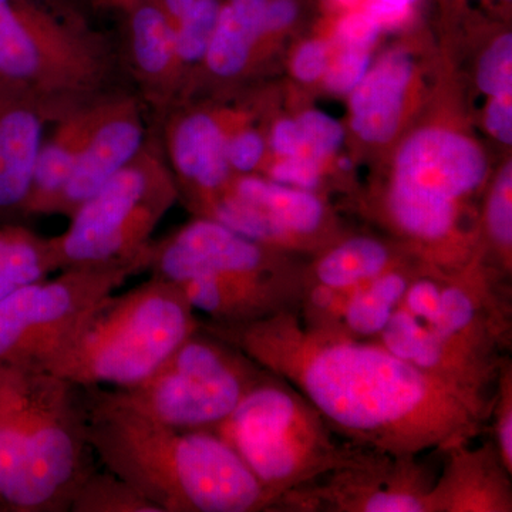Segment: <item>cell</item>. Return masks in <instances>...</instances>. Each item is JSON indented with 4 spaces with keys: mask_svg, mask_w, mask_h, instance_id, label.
Segmentation results:
<instances>
[{
    "mask_svg": "<svg viewBox=\"0 0 512 512\" xmlns=\"http://www.w3.org/2000/svg\"><path fill=\"white\" fill-rule=\"evenodd\" d=\"M336 6H340V8H355V6L359 5L360 0H333Z\"/></svg>",
    "mask_w": 512,
    "mask_h": 512,
    "instance_id": "cell-47",
    "label": "cell"
},
{
    "mask_svg": "<svg viewBox=\"0 0 512 512\" xmlns=\"http://www.w3.org/2000/svg\"><path fill=\"white\" fill-rule=\"evenodd\" d=\"M320 178H322V170H320L319 160L305 154L282 158L271 168V181L298 188V190L315 191L319 187Z\"/></svg>",
    "mask_w": 512,
    "mask_h": 512,
    "instance_id": "cell-37",
    "label": "cell"
},
{
    "mask_svg": "<svg viewBox=\"0 0 512 512\" xmlns=\"http://www.w3.org/2000/svg\"><path fill=\"white\" fill-rule=\"evenodd\" d=\"M271 147L282 158L302 156L305 153L301 130L293 120H279L272 130Z\"/></svg>",
    "mask_w": 512,
    "mask_h": 512,
    "instance_id": "cell-41",
    "label": "cell"
},
{
    "mask_svg": "<svg viewBox=\"0 0 512 512\" xmlns=\"http://www.w3.org/2000/svg\"><path fill=\"white\" fill-rule=\"evenodd\" d=\"M222 0H197L175 29V49L183 76L188 67L202 63L217 28Z\"/></svg>",
    "mask_w": 512,
    "mask_h": 512,
    "instance_id": "cell-29",
    "label": "cell"
},
{
    "mask_svg": "<svg viewBox=\"0 0 512 512\" xmlns=\"http://www.w3.org/2000/svg\"><path fill=\"white\" fill-rule=\"evenodd\" d=\"M0 76L80 106L116 90L117 57L92 26L40 0H0Z\"/></svg>",
    "mask_w": 512,
    "mask_h": 512,
    "instance_id": "cell-7",
    "label": "cell"
},
{
    "mask_svg": "<svg viewBox=\"0 0 512 512\" xmlns=\"http://www.w3.org/2000/svg\"><path fill=\"white\" fill-rule=\"evenodd\" d=\"M329 64L328 45L322 40L303 43L292 60V72L303 83H313L325 74Z\"/></svg>",
    "mask_w": 512,
    "mask_h": 512,
    "instance_id": "cell-39",
    "label": "cell"
},
{
    "mask_svg": "<svg viewBox=\"0 0 512 512\" xmlns=\"http://www.w3.org/2000/svg\"><path fill=\"white\" fill-rule=\"evenodd\" d=\"M298 13L296 0H268L262 23V40L288 29L298 18Z\"/></svg>",
    "mask_w": 512,
    "mask_h": 512,
    "instance_id": "cell-42",
    "label": "cell"
},
{
    "mask_svg": "<svg viewBox=\"0 0 512 512\" xmlns=\"http://www.w3.org/2000/svg\"><path fill=\"white\" fill-rule=\"evenodd\" d=\"M376 340L421 372L477 393H494L498 370L504 362L474 355L400 306Z\"/></svg>",
    "mask_w": 512,
    "mask_h": 512,
    "instance_id": "cell-18",
    "label": "cell"
},
{
    "mask_svg": "<svg viewBox=\"0 0 512 512\" xmlns=\"http://www.w3.org/2000/svg\"><path fill=\"white\" fill-rule=\"evenodd\" d=\"M40 2L45 3L63 18L82 23V25H90L86 13V0H40Z\"/></svg>",
    "mask_w": 512,
    "mask_h": 512,
    "instance_id": "cell-43",
    "label": "cell"
},
{
    "mask_svg": "<svg viewBox=\"0 0 512 512\" xmlns=\"http://www.w3.org/2000/svg\"><path fill=\"white\" fill-rule=\"evenodd\" d=\"M436 476L417 454L365 448L346 466L285 494L276 511L429 512Z\"/></svg>",
    "mask_w": 512,
    "mask_h": 512,
    "instance_id": "cell-11",
    "label": "cell"
},
{
    "mask_svg": "<svg viewBox=\"0 0 512 512\" xmlns=\"http://www.w3.org/2000/svg\"><path fill=\"white\" fill-rule=\"evenodd\" d=\"M59 271L50 238L20 225L0 227V301Z\"/></svg>",
    "mask_w": 512,
    "mask_h": 512,
    "instance_id": "cell-27",
    "label": "cell"
},
{
    "mask_svg": "<svg viewBox=\"0 0 512 512\" xmlns=\"http://www.w3.org/2000/svg\"><path fill=\"white\" fill-rule=\"evenodd\" d=\"M156 2L160 9L163 10L165 18L170 20L174 29H177L181 20L190 12L192 6L197 3V0H156Z\"/></svg>",
    "mask_w": 512,
    "mask_h": 512,
    "instance_id": "cell-44",
    "label": "cell"
},
{
    "mask_svg": "<svg viewBox=\"0 0 512 512\" xmlns=\"http://www.w3.org/2000/svg\"><path fill=\"white\" fill-rule=\"evenodd\" d=\"M79 394L90 450L158 511H275L274 498L214 431L167 426L110 389L79 387Z\"/></svg>",
    "mask_w": 512,
    "mask_h": 512,
    "instance_id": "cell-2",
    "label": "cell"
},
{
    "mask_svg": "<svg viewBox=\"0 0 512 512\" xmlns=\"http://www.w3.org/2000/svg\"><path fill=\"white\" fill-rule=\"evenodd\" d=\"M382 28L377 25L376 20L366 12H350L343 16L336 26V42L342 47L350 49H366L375 45Z\"/></svg>",
    "mask_w": 512,
    "mask_h": 512,
    "instance_id": "cell-38",
    "label": "cell"
},
{
    "mask_svg": "<svg viewBox=\"0 0 512 512\" xmlns=\"http://www.w3.org/2000/svg\"><path fill=\"white\" fill-rule=\"evenodd\" d=\"M339 167L342 168L343 171H348L350 167H352V161H350L348 157L340 158Z\"/></svg>",
    "mask_w": 512,
    "mask_h": 512,
    "instance_id": "cell-48",
    "label": "cell"
},
{
    "mask_svg": "<svg viewBox=\"0 0 512 512\" xmlns=\"http://www.w3.org/2000/svg\"><path fill=\"white\" fill-rule=\"evenodd\" d=\"M201 218L278 249L318 234L326 222V208L315 192L248 174L231 178Z\"/></svg>",
    "mask_w": 512,
    "mask_h": 512,
    "instance_id": "cell-12",
    "label": "cell"
},
{
    "mask_svg": "<svg viewBox=\"0 0 512 512\" xmlns=\"http://www.w3.org/2000/svg\"><path fill=\"white\" fill-rule=\"evenodd\" d=\"M512 93L493 96L487 113H485V126L491 136L501 143H512Z\"/></svg>",
    "mask_w": 512,
    "mask_h": 512,
    "instance_id": "cell-40",
    "label": "cell"
},
{
    "mask_svg": "<svg viewBox=\"0 0 512 512\" xmlns=\"http://www.w3.org/2000/svg\"><path fill=\"white\" fill-rule=\"evenodd\" d=\"M392 249L370 237H353L339 242L320 255L306 271V286L353 288L372 281L394 266L400 265Z\"/></svg>",
    "mask_w": 512,
    "mask_h": 512,
    "instance_id": "cell-24",
    "label": "cell"
},
{
    "mask_svg": "<svg viewBox=\"0 0 512 512\" xmlns=\"http://www.w3.org/2000/svg\"><path fill=\"white\" fill-rule=\"evenodd\" d=\"M72 512H160L109 470H90L70 500Z\"/></svg>",
    "mask_w": 512,
    "mask_h": 512,
    "instance_id": "cell-28",
    "label": "cell"
},
{
    "mask_svg": "<svg viewBox=\"0 0 512 512\" xmlns=\"http://www.w3.org/2000/svg\"><path fill=\"white\" fill-rule=\"evenodd\" d=\"M487 160L470 138L423 128L400 147L393 178L446 200L460 201L483 184Z\"/></svg>",
    "mask_w": 512,
    "mask_h": 512,
    "instance_id": "cell-16",
    "label": "cell"
},
{
    "mask_svg": "<svg viewBox=\"0 0 512 512\" xmlns=\"http://www.w3.org/2000/svg\"><path fill=\"white\" fill-rule=\"evenodd\" d=\"M416 271L400 264L372 281L356 286L349 296L338 328L333 329L356 339H377L402 303L407 285Z\"/></svg>",
    "mask_w": 512,
    "mask_h": 512,
    "instance_id": "cell-26",
    "label": "cell"
},
{
    "mask_svg": "<svg viewBox=\"0 0 512 512\" xmlns=\"http://www.w3.org/2000/svg\"><path fill=\"white\" fill-rule=\"evenodd\" d=\"M434 328L484 359L501 362L511 348V291L478 262L444 274Z\"/></svg>",
    "mask_w": 512,
    "mask_h": 512,
    "instance_id": "cell-13",
    "label": "cell"
},
{
    "mask_svg": "<svg viewBox=\"0 0 512 512\" xmlns=\"http://www.w3.org/2000/svg\"><path fill=\"white\" fill-rule=\"evenodd\" d=\"M231 121L207 110L187 111L171 119L165 133L177 187H183L198 215L229 183Z\"/></svg>",
    "mask_w": 512,
    "mask_h": 512,
    "instance_id": "cell-17",
    "label": "cell"
},
{
    "mask_svg": "<svg viewBox=\"0 0 512 512\" xmlns=\"http://www.w3.org/2000/svg\"><path fill=\"white\" fill-rule=\"evenodd\" d=\"M387 212L402 234L424 244H443L456 234L458 202L436 197L396 178L387 195Z\"/></svg>",
    "mask_w": 512,
    "mask_h": 512,
    "instance_id": "cell-25",
    "label": "cell"
},
{
    "mask_svg": "<svg viewBox=\"0 0 512 512\" xmlns=\"http://www.w3.org/2000/svg\"><path fill=\"white\" fill-rule=\"evenodd\" d=\"M370 62L372 57L369 50L342 47V52L328 64L323 74L326 89L335 94L352 93L369 72Z\"/></svg>",
    "mask_w": 512,
    "mask_h": 512,
    "instance_id": "cell-35",
    "label": "cell"
},
{
    "mask_svg": "<svg viewBox=\"0 0 512 512\" xmlns=\"http://www.w3.org/2000/svg\"><path fill=\"white\" fill-rule=\"evenodd\" d=\"M268 0H222L217 28L202 64L212 76L234 79L247 70L262 42Z\"/></svg>",
    "mask_w": 512,
    "mask_h": 512,
    "instance_id": "cell-23",
    "label": "cell"
},
{
    "mask_svg": "<svg viewBox=\"0 0 512 512\" xmlns=\"http://www.w3.org/2000/svg\"><path fill=\"white\" fill-rule=\"evenodd\" d=\"M126 16L128 66L147 100L163 111L184 79L175 49L174 26L156 0L138 3Z\"/></svg>",
    "mask_w": 512,
    "mask_h": 512,
    "instance_id": "cell-20",
    "label": "cell"
},
{
    "mask_svg": "<svg viewBox=\"0 0 512 512\" xmlns=\"http://www.w3.org/2000/svg\"><path fill=\"white\" fill-rule=\"evenodd\" d=\"M375 2L384 8L400 10V12H413L412 0H375Z\"/></svg>",
    "mask_w": 512,
    "mask_h": 512,
    "instance_id": "cell-45",
    "label": "cell"
},
{
    "mask_svg": "<svg viewBox=\"0 0 512 512\" xmlns=\"http://www.w3.org/2000/svg\"><path fill=\"white\" fill-rule=\"evenodd\" d=\"M109 93L69 111L50 128L37 157L32 187L20 210L22 214H53L57 198L99 120L104 97Z\"/></svg>",
    "mask_w": 512,
    "mask_h": 512,
    "instance_id": "cell-21",
    "label": "cell"
},
{
    "mask_svg": "<svg viewBox=\"0 0 512 512\" xmlns=\"http://www.w3.org/2000/svg\"><path fill=\"white\" fill-rule=\"evenodd\" d=\"M488 427L493 430L490 439L494 441L504 467L512 474V365L508 357L498 370Z\"/></svg>",
    "mask_w": 512,
    "mask_h": 512,
    "instance_id": "cell-31",
    "label": "cell"
},
{
    "mask_svg": "<svg viewBox=\"0 0 512 512\" xmlns=\"http://www.w3.org/2000/svg\"><path fill=\"white\" fill-rule=\"evenodd\" d=\"M414 74L402 50L387 52L350 93L353 131L367 143H387L402 121L404 97Z\"/></svg>",
    "mask_w": 512,
    "mask_h": 512,
    "instance_id": "cell-22",
    "label": "cell"
},
{
    "mask_svg": "<svg viewBox=\"0 0 512 512\" xmlns=\"http://www.w3.org/2000/svg\"><path fill=\"white\" fill-rule=\"evenodd\" d=\"M268 376L241 350L200 326L146 380L110 390L121 402L167 426L212 430Z\"/></svg>",
    "mask_w": 512,
    "mask_h": 512,
    "instance_id": "cell-9",
    "label": "cell"
},
{
    "mask_svg": "<svg viewBox=\"0 0 512 512\" xmlns=\"http://www.w3.org/2000/svg\"><path fill=\"white\" fill-rule=\"evenodd\" d=\"M413 2V5H416L417 2H419V0H412Z\"/></svg>",
    "mask_w": 512,
    "mask_h": 512,
    "instance_id": "cell-49",
    "label": "cell"
},
{
    "mask_svg": "<svg viewBox=\"0 0 512 512\" xmlns=\"http://www.w3.org/2000/svg\"><path fill=\"white\" fill-rule=\"evenodd\" d=\"M200 325L183 289L151 276L97 303L45 372L82 389H128L153 375Z\"/></svg>",
    "mask_w": 512,
    "mask_h": 512,
    "instance_id": "cell-5",
    "label": "cell"
},
{
    "mask_svg": "<svg viewBox=\"0 0 512 512\" xmlns=\"http://www.w3.org/2000/svg\"><path fill=\"white\" fill-rule=\"evenodd\" d=\"M76 107L0 76V211L22 210L43 141Z\"/></svg>",
    "mask_w": 512,
    "mask_h": 512,
    "instance_id": "cell-14",
    "label": "cell"
},
{
    "mask_svg": "<svg viewBox=\"0 0 512 512\" xmlns=\"http://www.w3.org/2000/svg\"><path fill=\"white\" fill-rule=\"evenodd\" d=\"M504 2H511V0H504Z\"/></svg>",
    "mask_w": 512,
    "mask_h": 512,
    "instance_id": "cell-50",
    "label": "cell"
},
{
    "mask_svg": "<svg viewBox=\"0 0 512 512\" xmlns=\"http://www.w3.org/2000/svg\"><path fill=\"white\" fill-rule=\"evenodd\" d=\"M457 444L444 451L441 473L431 487L429 512H511L512 474L493 440L480 447Z\"/></svg>",
    "mask_w": 512,
    "mask_h": 512,
    "instance_id": "cell-19",
    "label": "cell"
},
{
    "mask_svg": "<svg viewBox=\"0 0 512 512\" xmlns=\"http://www.w3.org/2000/svg\"><path fill=\"white\" fill-rule=\"evenodd\" d=\"M143 271V262L69 268L16 289L0 301V366L45 372L94 306Z\"/></svg>",
    "mask_w": 512,
    "mask_h": 512,
    "instance_id": "cell-10",
    "label": "cell"
},
{
    "mask_svg": "<svg viewBox=\"0 0 512 512\" xmlns=\"http://www.w3.org/2000/svg\"><path fill=\"white\" fill-rule=\"evenodd\" d=\"M201 329L305 396L339 437L392 454L444 453L487 431L494 393L421 372L376 339L303 323L299 311Z\"/></svg>",
    "mask_w": 512,
    "mask_h": 512,
    "instance_id": "cell-1",
    "label": "cell"
},
{
    "mask_svg": "<svg viewBox=\"0 0 512 512\" xmlns=\"http://www.w3.org/2000/svg\"><path fill=\"white\" fill-rule=\"evenodd\" d=\"M104 2L123 13H127L128 10L136 8L138 3L144 2V0H104Z\"/></svg>",
    "mask_w": 512,
    "mask_h": 512,
    "instance_id": "cell-46",
    "label": "cell"
},
{
    "mask_svg": "<svg viewBox=\"0 0 512 512\" xmlns=\"http://www.w3.org/2000/svg\"><path fill=\"white\" fill-rule=\"evenodd\" d=\"M211 431L227 441L278 501L355 461L365 448L336 434L295 387L269 373Z\"/></svg>",
    "mask_w": 512,
    "mask_h": 512,
    "instance_id": "cell-6",
    "label": "cell"
},
{
    "mask_svg": "<svg viewBox=\"0 0 512 512\" xmlns=\"http://www.w3.org/2000/svg\"><path fill=\"white\" fill-rule=\"evenodd\" d=\"M477 83L481 92L498 96L512 93V35L498 37L485 50L478 66Z\"/></svg>",
    "mask_w": 512,
    "mask_h": 512,
    "instance_id": "cell-33",
    "label": "cell"
},
{
    "mask_svg": "<svg viewBox=\"0 0 512 512\" xmlns=\"http://www.w3.org/2000/svg\"><path fill=\"white\" fill-rule=\"evenodd\" d=\"M180 197L171 168L151 143L77 208L50 238L60 271L148 262L151 237Z\"/></svg>",
    "mask_w": 512,
    "mask_h": 512,
    "instance_id": "cell-8",
    "label": "cell"
},
{
    "mask_svg": "<svg viewBox=\"0 0 512 512\" xmlns=\"http://www.w3.org/2000/svg\"><path fill=\"white\" fill-rule=\"evenodd\" d=\"M444 274L446 272L434 266H430V269L427 266L426 269H417L407 285L400 308L421 322L434 326L439 318Z\"/></svg>",
    "mask_w": 512,
    "mask_h": 512,
    "instance_id": "cell-32",
    "label": "cell"
},
{
    "mask_svg": "<svg viewBox=\"0 0 512 512\" xmlns=\"http://www.w3.org/2000/svg\"><path fill=\"white\" fill-rule=\"evenodd\" d=\"M89 450L79 387L0 366V511H69Z\"/></svg>",
    "mask_w": 512,
    "mask_h": 512,
    "instance_id": "cell-3",
    "label": "cell"
},
{
    "mask_svg": "<svg viewBox=\"0 0 512 512\" xmlns=\"http://www.w3.org/2000/svg\"><path fill=\"white\" fill-rule=\"evenodd\" d=\"M146 126L140 101L116 89L104 97L103 109L52 215L70 218L107 181L146 146Z\"/></svg>",
    "mask_w": 512,
    "mask_h": 512,
    "instance_id": "cell-15",
    "label": "cell"
},
{
    "mask_svg": "<svg viewBox=\"0 0 512 512\" xmlns=\"http://www.w3.org/2000/svg\"><path fill=\"white\" fill-rule=\"evenodd\" d=\"M296 123L301 130L305 150H309V156L316 160H322L335 153L345 140L342 124L322 111H305Z\"/></svg>",
    "mask_w": 512,
    "mask_h": 512,
    "instance_id": "cell-34",
    "label": "cell"
},
{
    "mask_svg": "<svg viewBox=\"0 0 512 512\" xmlns=\"http://www.w3.org/2000/svg\"><path fill=\"white\" fill-rule=\"evenodd\" d=\"M265 140L258 131L242 128L235 131L228 141V163L232 173H254L265 156Z\"/></svg>",
    "mask_w": 512,
    "mask_h": 512,
    "instance_id": "cell-36",
    "label": "cell"
},
{
    "mask_svg": "<svg viewBox=\"0 0 512 512\" xmlns=\"http://www.w3.org/2000/svg\"><path fill=\"white\" fill-rule=\"evenodd\" d=\"M147 271L180 286L197 315L217 325L299 311L306 292V271H291L275 248L210 218L153 242Z\"/></svg>",
    "mask_w": 512,
    "mask_h": 512,
    "instance_id": "cell-4",
    "label": "cell"
},
{
    "mask_svg": "<svg viewBox=\"0 0 512 512\" xmlns=\"http://www.w3.org/2000/svg\"><path fill=\"white\" fill-rule=\"evenodd\" d=\"M485 225L494 247L503 255L505 275L511 276L512 247V165L505 164L495 178L487 210Z\"/></svg>",
    "mask_w": 512,
    "mask_h": 512,
    "instance_id": "cell-30",
    "label": "cell"
}]
</instances>
